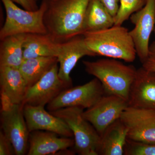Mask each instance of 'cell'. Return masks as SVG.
Here are the masks:
<instances>
[{
    "instance_id": "cell-1",
    "label": "cell",
    "mask_w": 155,
    "mask_h": 155,
    "mask_svg": "<svg viewBox=\"0 0 155 155\" xmlns=\"http://www.w3.org/2000/svg\"><path fill=\"white\" fill-rule=\"evenodd\" d=\"M44 22L54 41L64 42L82 35L87 6L91 0H45Z\"/></svg>"
},
{
    "instance_id": "cell-2",
    "label": "cell",
    "mask_w": 155,
    "mask_h": 155,
    "mask_svg": "<svg viewBox=\"0 0 155 155\" xmlns=\"http://www.w3.org/2000/svg\"><path fill=\"white\" fill-rule=\"evenodd\" d=\"M89 49L95 56H102L133 62L137 53L130 31L122 25L103 30L88 31L82 34Z\"/></svg>"
},
{
    "instance_id": "cell-3",
    "label": "cell",
    "mask_w": 155,
    "mask_h": 155,
    "mask_svg": "<svg viewBox=\"0 0 155 155\" xmlns=\"http://www.w3.org/2000/svg\"><path fill=\"white\" fill-rule=\"evenodd\" d=\"M82 63L85 71L101 83L106 94L117 96L127 101L137 70L135 67L110 58Z\"/></svg>"
},
{
    "instance_id": "cell-4",
    "label": "cell",
    "mask_w": 155,
    "mask_h": 155,
    "mask_svg": "<svg viewBox=\"0 0 155 155\" xmlns=\"http://www.w3.org/2000/svg\"><path fill=\"white\" fill-rule=\"evenodd\" d=\"M6 12L5 23L0 30V40L11 35L27 34H48L44 22L46 4L42 0L38 9H22L12 0H1Z\"/></svg>"
},
{
    "instance_id": "cell-5",
    "label": "cell",
    "mask_w": 155,
    "mask_h": 155,
    "mask_svg": "<svg viewBox=\"0 0 155 155\" xmlns=\"http://www.w3.org/2000/svg\"><path fill=\"white\" fill-rule=\"evenodd\" d=\"M83 108L68 107L50 112L66 122L74 137V149L80 155H98L101 136L83 116Z\"/></svg>"
},
{
    "instance_id": "cell-6",
    "label": "cell",
    "mask_w": 155,
    "mask_h": 155,
    "mask_svg": "<svg viewBox=\"0 0 155 155\" xmlns=\"http://www.w3.org/2000/svg\"><path fill=\"white\" fill-rule=\"evenodd\" d=\"M105 94L101 83L95 78L83 85L66 89L48 104L47 109L49 112L68 107L87 109Z\"/></svg>"
},
{
    "instance_id": "cell-7",
    "label": "cell",
    "mask_w": 155,
    "mask_h": 155,
    "mask_svg": "<svg viewBox=\"0 0 155 155\" xmlns=\"http://www.w3.org/2000/svg\"><path fill=\"white\" fill-rule=\"evenodd\" d=\"M23 106L9 105L2 107L1 130L11 142L15 154L24 155L28 150L29 132L23 114Z\"/></svg>"
},
{
    "instance_id": "cell-8",
    "label": "cell",
    "mask_w": 155,
    "mask_h": 155,
    "mask_svg": "<svg viewBox=\"0 0 155 155\" xmlns=\"http://www.w3.org/2000/svg\"><path fill=\"white\" fill-rule=\"evenodd\" d=\"M128 107L127 100L114 95L105 94L91 107L84 111V118L101 136L110 125L120 119Z\"/></svg>"
},
{
    "instance_id": "cell-9",
    "label": "cell",
    "mask_w": 155,
    "mask_h": 155,
    "mask_svg": "<svg viewBox=\"0 0 155 155\" xmlns=\"http://www.w3.org/2000/svg\"><path fill=\"white\" fill-rule=\"evenodd\" d=\"M134 25L130 33L135 46L137 55L141 64L147 58L150 40L155 26V0H147L142 8L130 16Z\"/></svg>"
},
{
    "instance_id": "cell-10",
    "label": "cell",
    "mask_w": 155,
    "mask_h": 155,
    "mask_svg": "<svg viewBox=\"0 0 155 155\" xmlns=\"http://www.w3.org/2000/svg\"><path fill=\"white\" fill-rule=\"evenodd\" d=\"M58 63L54 66L32 86L28 88L22 105L45 107L72 83L61 80L58 75Z\"/></svg>"
},
{
    "instance_id": "cell-11",
    "label": "cell",
    "mask_w": 155,
    "mask_h": 155,
    "mask_svg": "<svg viewBox=\"0 0 155 155\" xmlns=\"http://www.w3.org/2000/svg\"><path fill=\"white\" fill-rule=\"evenodd\" d=\"M120 119L128 129L127 139L155 142V110L128 107Z\"/></svg>"
},
{
    "instance_id": "cell-12",
    "label": "cell",
    "mask_w": 155,
    "mask_h": 155,
    "mask_svg": "<svg viewBox=\"0 0 155 155\" xmlns=\"http://www.w3.org/2000/svg\"><path fill=\"white\" fill-rule=\"evenodd\" d=\"M23 110L29 133L35 130H44L64 137H73L72 130L66 122L48 113L44 106L25 104Z\"/></svg>"
},
{
    "instance_id": "cell-13",
    "label": "cell",
    "mask_w": 155,
    "mask_h": 155,
    "mask_svg": "<svg viewBox=\"0 0 155 155\" xmlns=\"http://www.w3.org/2000/svg\"><path fill=\"white\" fill-rule=\"evenodd\" d=\"M128 107L155 110V72L137 70L127 99Z\"/></svg>"
},
{
    "instance_id": "cell-14",
    "label": "cell",
    "mask_w": 155,
    "mask_h": 155,
    "mask_svg": "<svg viewBox=\"0 0 155 155\" xmlns=\"http://www.w3.org/2000/svg\"><path fill=\"white\" fill-rule=\"evenodd\" d=\"M87 56H95L87 46L82 35L61 43L57 58L58 75L61 80L72 83L70 73L79 60Z\"/></svg>"
},
{
    "instance_id": "cell-15",
    "label": "cell",
    "mask_w": 155,
    "mask_h": 155,
    "mask_svg": "<svg viewBox=\"0 0 155 155\" xmlns=\"http://www.w3.org/2000/svg\"><path fill=\"white\" fill-rule=\"evenodd\" d=\"M2 107L21 104L28 89L19 68L0 67Z\"/></svg>"
},
{
    "instance_id": "cell-16",
    "label": "cell",
    "mask_w": 155,
    "mask_h": 155,
    "mask_svg": "<svg viewBox=\"0 0 155 155\" xmlns=\"http://www.w3.org/2000/svg\"><path fill=\"white\" fill-rule=\"evenodd\" d=\"M57 134L44 130H35L29 133L27 155H54L62 150L74 147L72 137H60Z\"/></svg>"
},
{
    "instance_id": "cell-17",
    "label": "cell",
    "mask_w": 155,
    "mask_h": 155,
    "mask_svg": "<svg viewBox=\"0 0 155 155\" xmlns=\"http://www.w3.org/2000/svg\"><path fill=\"white\" fill-rule=\"evenodd\" d=\"M128 129L120 119L109 126L101 136L98 155H124Z\"/></svg>"
},
{
    "instance_id": "cell-18",
    "label": "cell",
    "mask_w": 155,
    "mask_h": 155,
    "mask_svg": "<svg viewBox=\"0 0 155 155\" xmlns=\"http://www.w3.org/2000/svg\"><path fill=\"white\" fill-rule=\"evenodd\" d=\"M61 43L56 42L48 34H25L23 44L25 59L38 57H58Z\"/></svg>"
},
{
    "instance_id": "cell-19",
    "label": "cell",
    "mask_w": 155,
    "mask_h": 155,
    "mask_svg": "<svg viewBox=\"0 0 155 155\" xmlns=\"http://www.w3.org/2000/svg\"><path fill=\"white\" fill-rule=\"evenodd\" d=\"M115 18L99 0H91L87 9L84 33L107 29L114 26Z\"/></svg>"
},
{
    "instance_id": "cell-20",
    "label": "cell",
    "mask_w": 155,
    "mask_h": 155,
    "mask_svg": "<svg viewBox=\"0 0 155 155\" xmlns=\"http://www.w3.org/2000/svg\"><path fill=\"white\" fill-rule=\"evenodd\" d=\"M25 34L3 39L0 45V67L19 68L24 61L23 44Z\"/></svg>"
},
{
    "instance_id": "cell-21",
    "label": "cell",
    "mask_w": 155,
    "mask_h": 155,
    "mask_svg": "<svg viewBox=\"0 0 155 155\" xmlns=\"http://www.w3.org/2000/svg\"><path fill=\"white\" fill-rule=\"evenodd\" d=\"M58 63L55 57H38L25 59L19 69L28 88L32 86Z\"/></svg>"
},
{
    "instance_id": "cell-22",
    "label": "cell",
    "mask_w": 155,
    "mask_h": 155,
    "mask_svg": "<svg viewBox=\"0 0 155 155\" xmlns=\"http://www.w3.org/2000/svg\"><path fill=\"white\" fill-rule=\"evenodd\" d=\"M147 0H119V10L115 17L114 25H122L134 13L142 8Z\"/></svg>"
},
{
    "instance_id": "cell-23",
    "label": "cell",
    "mask_w": 155,
    "mask_h": 155,
    "mask_svg": "<svg viewBox=\"0 0 155 155\" xmlns=\"http://www.w3.org/2000/svg\"><path fill=\"white\" fill-rule=\"evenodd\" d=\"M125 155H155V142L134 141L127 139Z\"/></svg>"
},
{
    "instance_id": "cell-24",
    "label": "cell",
    "mask_w": 155,
    "mask_h": 155,
    "mask_svg": "<svg viewBox=\"0 0 155 155\" xmlns=\"http://www.w3.org/2000/svg\"><path fill=\"white\" fill-rule=\"evenodd\" d=\"M15 154L14 147L2 130L0 131V155Z\"/></svg>"
},
{
    "instance_id": "cell-25",
    "label": "cell",
    "mask_w": 155,
    "mask_h": 155,
    "mask_svg": "<svg viewBox=\"0 0 155 155\" xmlns=\"http://www.w3.org/2000/svg\"><path fill=\"white\" fill-rule=\"evenodd\" d=\"M142 65L147 70L155 72V41L150 44L148 55Z\"/></svg>"
},
{
    "instance_id": "cell-26",
    "label": "cell",
    "mask_w": 155,
    "mask_h": 155,
    "mask_svg": "<svg viewBox=\"0 0 155 155\" xmlns=\"http://www.w3.org/2000/svg\"><path fill=\"white\" fill-rule=\"evenodd\" d=\"M17 5L21 6L22 8L29 11H35L38 9L39 6L38 0H12Z\"/></svg>"
},
{
    "instance_id": "cell-27",
    "label": "cell",
    "mask_w": 155,
    "mask_h": 155,
    "mask_svg": "<svg viewBox=\"0 0 155 155\" xmlns=\"http://www.w3.org/2000/svg\"><path fill=\"white\" fill-rule=\"evenodd\" d=\"M115 18L119 10V0H99Z\"/></svg>"
},
{
    "instance_id": "cell-28",
    "label": "cell",
    "mask_w": 155,
    "mask_h": 155,
    "mask_svg": "<svg viewBox=\"0 0 155 155\" xmlns=\"http://www.w3.org/2000/svg\"><path fill=\"white\" fill-rule=\"evenodd\" d=\"M153 32H154V35H155V26Z\"/></svg>"
}]
</instances>
